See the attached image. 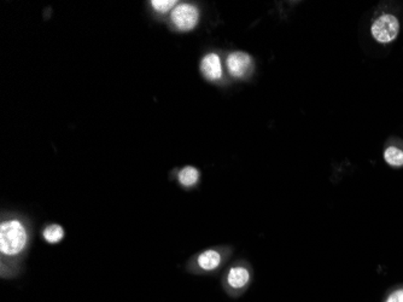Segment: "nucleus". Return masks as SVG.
Here are the masks:
<instances>
[{"mask_svg":"<svg viewBox=\"0 0 403 302\" xmlns=\"http://www.w3.org/2000/svg\"><path fill=\"white\" fill-rule=\"evenodd\" d=\"M29 242L28 227L17 217L4 219L0 225V253L3 256L16 258L23 254Z\"/></svg>","mask_w":403,"mask_h":302,"instance_id":"1","label":"nucleus"},{"mask_svg":"<svg viewBox=\"0 0 403 302\" xmlns=\"http://www.w3.org/2000/svg\"><path fill=\"white\" fill-rule=\"evenodd\" d=\"M399 17L394 14L384 12L372 22L371 36L380 44H390L399 36Z\"/></svg>","mask_w":403,"mask_h":302,"instance_id":"2","label":"nucleus"},{"mask_svg":"<svg viewBox=\"0 0 403 302\" xmlns=\"http://www.w3.org/2000/svg\"><path fill=\"white\" fill-rule=\"evenodd\" d=\"M200 16V9L197 8L196 5L181 3L176 5L173 10L171 21L176 31L190 32L198 24Z\"/></svg>","mask_w":403,"mask_h":302,"instance_id":"3","label":"nucleus"},{"mask_svg":"<svg viewBox=\"0 0 403 302\" xmlns=\"http://www.w3.org/2000/svg\"><path fill=\"white\" fill-rule=\"evenodd\" d=\"M252 58L247 52L235 51L226 60V67L232 78L243 79L252 71Z\"/></svg>","mask_w":403,"mask_h":302,"instance_id":"4","label":"nucleus"},{"mask_svg":"<svg viewBox=\"0 0 403 302\" xmlns=\"http://www.w3.org/2000/svg\"><path fill=\"white\" fill-rule=\"evenodd\" d=\"M200 69L202 76L209 81H219L224 76L222 60L215 52H209L202 58Z\"/></svg>","mask_w":403,"mask_h":302,"instance_id":"5","label":"nucleus"},{"mask_svg":"<svg viewBox=\"0 0 403 302\" xmlns=\"http://www.w3.org/2000/svg\"><path fill=\"white\" fill-rule=\"evenodd\" d=\"M250 278H252V274L248 267L237 265V266L231 267L228 271L226 282L232 291H240L248 286Z\"/></svg>","mask_w":403,"mask_h":302,"instance_id":"6","label":"nucleus"},{"mask_svg":"<svg viewBox=\"0 0 403 302\" xmlns=\"http://www.w3.org/2000/svg\"><path fill=\"white\" fill-rule=\"evenodd\" d=\"M197 266L203 272H213L222 264V254L216 249H208L197 256Z\"/></svg>","mask_w":403,"mask_h":302,"instance_id":"7","label":"nucleus"},{"mask_svg":"<svg viewBox=\"0 0 403 302\" xmlns=\"http://www.w3.org/2000/svg\"><path fill=\"white\" fill-rule=\"evenodd\" d=\"M384 161L394 168L403 167V147L399 145H389L383 154Z\"/></svg>","mask_w":403,"mask_h":302,"instance_id":"8","label":"nucleus"},{"mask_svg":"<svg viewBox=\"0 0 403 302\" xmlns=\"http://www.w3.org/2000/svg\"><path fill=\"white\" fill-rule=\"evenodd\" d=\"M200 171L196 167L188 166V167L180 170L178 180H179L180 185L184 187H196L200 182Z\"/></svg>","mask_w":403,"mask_h":302,"instance_id":"9","label":"nucleus"},{"mask_svg":"<svg viewBox=\"0 0 403 302\" xmlns=\"http://www.w3.org/2000/svg\"><path fill=\"white\" fill-rule=\"evenodd\" d=\"M65 232H64L63 227L58 225V224H51L45 226L43 230V239L48 243V244H57L64 239Z\"/></svg>","mask_w":403,"mask_h":302,"instance_id":"10","label":"nucleus"},{"mask_svg":"<svg viewBox=\"0 0 403 302\" xmlns=\"http://www.w3.org/2000/svg\"><path fill=\"white\" fill-rule=\"evenodd\" d=\"M150 4H151V8L156 12L167 14V12L173 11L178 3H176V0H154Z\"/></svg>","mask_w":403,"mask_h":302,"instance_id":"11","label":"nucleus"},{"mask_svg":"<svg viewBox=\"0 0 403 302\" xmlns=\"http://www.w3.org/2000/svg\"><path fill=\"white\" fill-rule=\"evenodd\" d=\"M384 302H403V286L396 288L390 294L387 295Z\"/></svg>","mask_w":403,"mask_h":302,"instance_id":"12","label":"nucleus"}]
</instances>
